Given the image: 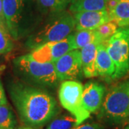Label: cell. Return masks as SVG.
Masks as SVG:
<instances>
[{"label": "cell", "mask_w": 129, "mask_h": 129, "mask_svg": "<svg viewBox=\"0 0 129 129\" xmlns=\"http://www.w3.org/2000/svg\"><path fill=\"white\" fill-rule=\"evenodd\" d=\"M10 96L24 124L37 128L45 125L56 115L57 104L50 93L22 83H14Z\"/></svg>", "instance_id": "6da1fadb"}, {"label": "cell", "mask_w": 129, "mask_h": 129, "mask_svg": "<svg viewBox=\"0 0 129 129\" xmlns=\"http://www.w3.org/2000/svg\"><path fill=\"white\" fill-rule=\"evenodd\" d=\"M75 29V20L66 11L53 13L46 24L36 32L29 42L32 49L47 43L62 40L68 37Z\"/></svg>", "instance_id": "7a4b0ae2"}, {"label": "cell", "mask_w": 129, "mask_h": 129, "mask_svg": "<svg viewBox=\"0 0 129 129\" xmlns=\"http://www.w3.org/2000/svg\"><path fill=\"white\" fill-rule=\"evenodd\" d=\"M100 117L113 123H121L129 119V95L128 83L113 86L105 95Z\"/></svg>", "instance_id": "3957f363"}, {"label": "cell", "mask_w": 129, "mask_h": 129, "mask_svg": "<svg viewBox=\"0 0 129 129\" xmlns=\"http://www.w3.org/2000/svg\"><path fill=\"white\" fill-rule=\"evenodd\" d=\"M14 65L25 78L39 85L54 87L60 82L52 62H37L27 54L14 60Z\"/></svg>", "instance_id": "277c9868"}, {"label": "cell", "mask_w": 129, "mask_h": 129, "mask_svg": "<svg viewBox=\"0 0 129 129\" xmlns=\"http://www.w3.org/2000/svg\"><path fill=\"white\" fill-rule=\"evenodd\" d=\"M106 45L115 64L112 79L121 78L129 72V27H119Z\"/></svg>", "instance_id": "5b68a950"}, {"label": "cell", "mask_w": 129, "mask_h": 129, "mask_svg": "<svg viewBox=\"0 0 129 129\" xmlns=\"http://www.w3.org/2000/svg\"><path fill=\"white\" fill-rule=\"evenodd\" d=\"M83 85L76 80H64L59 89V100L62 106L76 118L78 125L88 119L90 113L83 103Z\"/></svg>", "instance_id": "8992f818"}, {"label": "cell", "mask_w": 129, "mask_h": 129, "mask_svg": "<svg viewBox=\"0 0 129 129\" xmlns=\"http://www.w3.org/2000/svg\"><path fill=\"white\" fill-rule=\"evenodd\" d=\"M57 77L60 81L74 80L83 73L81 53L79 50L68 52L54 62Z\"/></svg>", "instance_id": "52a82bcc"}, {"label": "cell", "mask_w": 129, "mask_h": 129, "mask_svg": "<svg viewBox=\"0 0 129 129\" xmlns=\"http://www.w3.org/2000/svg\"><path fill=\"white\" fill-rule=\"evenodd\" d=\"M27 1V0H3L5 24L14 40H17L21 33V25Z\"/></svg>", "instance_id": "ba28073f"}, {"label": "cell", "mask_w": 129, "mask_h": 129, "mask_svg": "<svg viewBox=\"0 0 129 129\" xmlns=\"http://www.w3.org/2000/svg\"><path fill=\"white\" fill-rule=\"evenodd\" d=\"M75 29L77 31L89 29L95 30L102 24L111 21L107 10L99 11H84L75 13Z\"/></svg>", "instance_id": "9c48e42d"}, {"label": "cell", "mask_w": 129, "mask_h": 129, "mask_svg": "<svg viewBox=\"0 0 129 129\" xmlns=\"http://www.w3.org/2000/svg\"><path fill=\"white\" fill-rule=\"evenodd\" d=\"M106 88L103 85L97 82H88L83 87V103L88 113H95L100 110L104 97Z\"/></svg>", "instance_id": "30bf717a"}, {"label": "cell", "mask_w": 129, "mask_h": 129, "mask_svg": "<svg viewBox=\"0 0 129 129\" xmlns=\"http://www.w3.org/2000/svg\"><path fill=\"white\" fill-rule=\"evenodd\" d=\"M98 43L93 42L85 46L80 50L83 75L86 78L96 77V56Z\"/></svg>", "instance_id": "8fae6325"}, {"label": "cell", "mask_w": 129, "mask_h": 129, "mask_svg": "<svg viewBox=\"0 0 129 129\" xmlns=\"http://www.w3.org/2000/svg\"><path fill=\"white\" fill-rule=\"evenodd\" d=\"M96 70L98 76L112 78L115 73V64L107 50L106 42L99 44L96 56Z\"/></svg>", "instance_id": "7c38bea8"}, {"label": "cell", "mask_w": 129, "mask_h": 129, "mask_svg": "<svg viewBox=\"0 0 129 129\" xmlns=\"http://www.w3.org/2000/svg\"><path fill=\"white\" fill-rule=\"evenodd\" d=\"M108 12L111 21L119 27H129V0H118L115 7Z\"/></svg>", "instance_id": "4fadbf2b"}, {"label": "cell", "mask_w": 129, "mask_h": 129, "mask_svg": "<svg viewBox=\"0 0 129 129\" xmlns=\"http://www.w3.org/2000/svg\"><path fill=\"white\" fill-rule=\"evenodd\" d=\"M49 45L52 60L54 63L62 56H63L70 51L75 50L74 34L70 35L65 39L55 42L47 43Z\"/></svg>", "instance_id": "5bb4252c"}, {"label": "cell", "mask_w": 129, "mask_h": 129, "mask_svg": "<svg viewBox=\"0 0 129 129\" xmlns=\"http://www.w3.org/2000/svg\"><path fill=\"white\" fill-rule=\"evenodd\" d=\"M107 0H70V11L76 13L84 11L106 10Z\"/></svg>", "instance_id": "9a60e30c"}, {"label": "cell", "mask_w": 129, "mask_h": 129, "mask_svg": "<svg viewBox=\"0 0 129 129\" xmlns=\"http://www.w3.org/2000/svg\"><path fill=\"white\" fill-rule=\"evenodd\" d=\"M74 41H75V50H78V49L81 50L85 46L93 42H97L98 44L102 43L95 29V30L84 29V30L77 31V32L74 34Z\"/></svg>", "instance_id": "2e32d148"}, {"label": "cell", "mask_w": 129, "mask_h": 129, "mask_svg": "<svg viewBox=\"0 0 129 129\" xmlns=\"http://www.w3.org/2000/svg\"><path fill=\"white\" fill-rule=\"evenodd\" d=\"M16 125L14 112L8 103L0 106V129H15Z\"/></svg>", "instance_id": "e0dca14e"}, {"label": "cell", "mask_w": 129, "mask_h": 129, "mask_svg": "<svg viewBox=\"0 0 129 129\" xmlns=\"http://www.w3.org/2000/svg\"><path fill=\"white\" fill-rule=\"evenodd\" d=\"M77 125V120L73 115H62L52 120L46 129H73Z\"/></svg>", "instance_id": "ac0fdd59"}, {"label": "cell", "mask_w": 129, "mask_h": 129, "mask_svg": "<svg viewBox=\"0 0 129 129\" xmlns=\"http://www.w3.org/2000/svg\"><path fill=\"white\" fill-rule=\"evenodd\" d=\"M38 2L42 9L53 14L64 11L70 0H38Z\"/></svg>", "instance_id": "d6986e66"}, {"label": "cell", "mask_w": 129, "mask_h": 129, "mask_svg": "<svg viewBox=\"0 0 129 129\" xmlns=\"http://www.w3.org/2000/svg\"><path fill=\"white\" fill-rule=\"evenodd\" d=\"M14 43L12 37L5 24H0V54H6L12 50Z\"/></svg>", "instance_id": "ffe728a7"}, {"label": "cell", "mask_w": 129, "mask_h": 129, "mask_svg": "<svg viewBox=\"0 0 129 129\" xmlns=\"http://www.w3.org/2000/svg\"><path fill=\"white\" fill-rule=\"evenodd\" d=\"M118 29L119 27L114 22L109 21L97 28L95 31L102 43H104L108 41L118 31Z\"/></svg>", "instance_id": "44dd1931"}, {"label": "cell", "mask_w": 129, "mask_h": 129, "mask_svg": "<svg viewBox=\"0 0 129 129\" xmlns=\"http://www.w3.org/2000/svg\"><path fill=\"white\" fill-rule=\"evenodd\" d=\"M73 129H102L101 125L97 123H84L80 124Z\"/></svg>", "instance_id": "7402d4cb"}, {"label": "cell", "mask_w": 129, "mask_h": 129, "mask_svg": "<svg viewBox=\"0 0 129 129\" xmlns=\"http://www.w3.org/2000/svg\"><path fill=\"white\" fill-rule=\"evenodd\" d=\"M7 104V97L5 95V90L2 86V84L0 81V106L6 105Z\"/></svg>", "instance_id": "603a6c76"}, {"label": "cell", "mask_w": 129, "mask_h": 129, "mask_svg": "<svg viewBox=\"0 0 129 129\" xmlns=\"http://www.w3.org/2000/svg\"><path fill=\"white\" fill-rule=\"evenodd\" d=\"M0 24H5L4 12H3V0H0Z\"/></svg>", "instance_id": "cb8c5ba5"}, {"label": "cell", "mask_w": 129, "mask_h": 129, "mask_svg": "<svg viewBox=\"0 0 129 129\" xmlns=\"http://www.w3.org/2000/svg\"><path fill=\"white\" fill-rule=\"evenodd\" d=\"M17 129H35V128H32L31 126H28V125H24V126H20Z\"/></svg>", "instance_id": "d4e9b609"}, {"label": "cell", "mask_w": 129, "mask_h": 129, "mask_svg": "<svg viewBox=\"0 0 129 129\" xmlns=\"http://www.w3.org/2000/svg\"><path fill=\"white\" fill-rule=\"evenodd\" d=\"M124 129H129V123L125 125V127L124 128Z\"/></svg>", "instance_id": "484cf974"}, {"label": "cell", "mask_w": 129, "mask_h": 129, "mask_svg": "<svg viewBox=\"0 0 129 129\" xmlns=\"http://www.w3.org/2000/svg\"><path fill=\"white\" fill-rule=\"evenodd\" d=\"M128 83V95H129V81H127Z\"/></svg>", "instance_id": "4316f807"}]
</instances>
